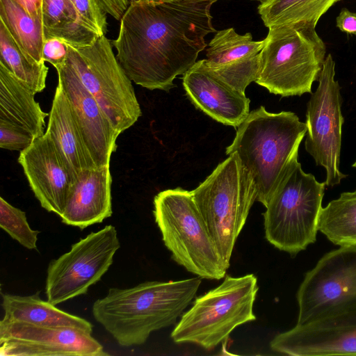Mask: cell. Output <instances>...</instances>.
Returning <instances> with one entry per match:
<instances>
[{
  "mask_svg": "<svg viewBox=\"0 0 356 356\" xmlns=\"http://www.w3.org/2000/svg\"><path fill=\"white\" fill-rule=\"evenodd\" d=\"M298 156L288 165L263 214L266 240L292 256L316 241L325 186L303 171Z\"/></svg>",
  "mask_w": 356,
  "mask_h": 356,
  "instance_id": "obj_5",
  "label": "cell"
},
{
  "mask_svg": "<svg viewBox=\"0 0 356 356\" xmlns=\"http://www.w3.org/2000/svg\"><path fill=\"white\" fill-rule=\"evenodd\" d=\"M110 166L87 169L78 176L60 216L63 223L83 229L111 216Z\"/></svg>",
  "mask_w": 356,
  "mask_h": 356,
  "instance_id": "obj_19",
  "label": "cell"
},
{
  "mask_svg": "<svg viewBox=\"0 0 356 356\" xmlns=\"http://www.w3.org/2000/svg\"><path fill=\"white\" fill-rule=\"evenodd\" d=\"M0 355L4 356H106L91 333L72 327L0 321Z\"/></svg>",
  "mask_w": 356,
  "mask_h": 356,
  "instance_id": "obj_13",
  "label": "cell"
},
{
  "mask_svg": "<svg viewBox=\"0 0 356 356\" xmlns=\"http://www.w3.org/2000/svg\"><path fill=\"white\" fill-rule=\"evenodd\" d=\"M44 35L45 40L56 38L73 46L92 44L101 36L79 20L52 28H44Z\"/></svg>",
  "mask_w": 356,
  "mask_h": 356,
  "instance_id": "obj_28",
  "label": "cell"
},
{
  "mask_svg": "<svg viewBox=\"0 0 356 356\" xmlns=\"http://www.w3.org/2000/svg\"><path fill=\"white\" fill-rule=\"evenodd\" d=\"M201 281L197 277L111 288L93 303L92 315L120 346L142 345L152 332L176 322L192 302Z\"/></svg>",
  "mask_w": 356,
  "mask_h": 356,
  "instance_id": "obj_2",
  "label": "cell"
},
{
  "mask_svg": "<svg viewBox=\"0 0 356 356\" xmlns=\"http://www.w3.org/2000/svg\"><path fill=\"white\" fill-rule=\"evenodd\" d=\"M139 1L142 2H146V3H161V2H165V1H170L173 0H138Z\"/></svg>",
  "mask_w": 356,
  "mask_h": 356,
  "instance_id": "obj_36",
  "label": "cell"
},
{
  "mask_svg": "<svg viewBox=\"0 0 356 356\" xmlns=\"http://www.w3.org/2000/svg\"><path fill=\"white\" fill-rule=\"evenodd\" d=\"M315 27L307 22L270 26L255 82L282 97L312 94L326 52Z\"/></svg>",
  "mask_w": 356,
  "mask_h": 356,
  "instance_id": "obj_4",
  "label": "cell"
},
{
  "mask_svg": "<svg viewBox=\"0 0 356 356\" xmlns=\"http://www.w3.org/2000/svg\"><path fill=\"white\" fill-rule=\"evenodd\" d=\"M218 253L229 268L236 241L257 200L255 184L236 154L191 191Z\"/></svg>",
  "mask_w": 356,
  "mask_h": 356,
  "instance_id": "obj_7",
  "label": "cell"
},
{
  "mask_svg": "<svg viewBox=\"0 0 356 356\" xmlns=\"http://www.w3.org/2000/svg\"><path fill=\"white\" fill-rule=\"evenodd\" d=\"M254 1H257L260 2V3H263L266 2L267 0H254Z\"/></svg>",
  "mask_w": 356,
  "mask_h": 356,
  "instance_id": "obj_37",
  "label": "cell"
},
{
  "mask_svg": "<svg viewBox=\"0 0 356 356\" xmlns=\"http://www.w3.org/2000/svg\"><path fill=\"white\" fill-rule=\"evenodd\" d=\"M216 1H132L118 36L111 41L130 80L151 90L175 87V79L190 70L205 49L206 35L216 32L210 13Z\"/></svg>",
  "mask_w": 356,
  "mask_h": 356,
  "instance_id": "obj_1",
  "label": "cell"
},
{
  "mask_svg": "<svg viewBox=\"0 0 356 356\" xmlns=\"http://www.w3.org/2000/svg\"><path fill=\"white\" fill-rule=\"evenodd\" d=\"M186 94L196 108L213 120L238 127L250 113V99L207 69L202 60L183 75Z\"/></svg>",
  "mask_w": 356,
  "mask_h": 356,
  "instance_id": "obj_18",
  "label": "cell"
},
{
  "mask_svg": "<svg viewBox=\"0 0 356 356\" xmlns=\"http://www.w3.org/2000/svg\"><path fill=\"white\" fill-rule=\"evenodd\" d=\"M154 216L172 259L201 279L220 280L228 267L221 259L191 191L181 188L159 193Z\"/></svg>",
  "mask_w": 356,
  "mask_h": 356,
  "instance_id": "obj_6",
  "label": "cell"
},
{
  "mask_svg": "<svg viewBox=\"0 0 356 356\" xmlns=\"http://www.w3.org/2000/svg\"><path fill=\"white\" fill-rule=\"evenodd\" d=\"M0 227L12 238L29 250H37L39 232L31 229L26 213L0 197Z\"/></svg>",
  "mask_w": 356,
  "mask_h": 356,
  "instance_id": "obj_27",
  "label": "cell"
},
{
  "mask_svg": "<svg viewBox=\"0 0 356 356\" xmlns=\"http://www.w3.org/2000/svg\"><path fill=\"white\" fill-rule=\"evenodd\" d=\"M35 93L0 64V120L16 124L34 138L44 134L49 115L35 99Z\"/></svg>",
  "mask_w": 356,
  "mask_h": 356,
  "instance_id": "obj_21",
  "label": "cell"
},
{
  "mask_svg": "<svg viewBox=\"0 0 356 356\" xmlns=\"http://www.w3.org/2000/svg\"><path fill=\"white\" fill-rule=\"evenodd\" d=\"M353 167L356 168V161H355V162L353 164Z\"/></svg>",
  "mask_w": 356,
  "mask_h": 356,
  "instance_id": "obj_38",
  "label": "cell"
},
{
  "mask_svg": "<svg viewBox=\"0 0 356 356\" xmlns=\"http://www.w3.org/2000/svg\"><path fill=\"white\" fill-rule=\"evenodd\" d=\"M265 39L252 40L251 33H237L234 29L217 31L209 43L204 66L222 81L245 94L247 86L256 81L260 53Z\"/></svg>",
  "mask_w": 356,
  "mask_h": 356,
  "instance_id": "obj_17",
  "label": "cell"
},
{
  "mask_svg": "<svg viewBox=\"0 0 356 356\" xmlns=\"http://www.w3.org/2000/svg\"><path fill=\"white\" fill-rule=\"evenodd\" d=\"M318 229L335 245L356 247V191L341 193L322 208Z\"/></svg>",
  "mask_w": 356,
  "mask_h": 356,
  "instance_id": "obj_24",
  "label": "cell"
},
{
  "mask_svg": "<svg viewBox=\"0 0 356 356\" xmlns=\"http://www.w3.org/2000/svg\"><path fill=\"white\" fill-rule=\"evenodd\" d=\"M56 70L58 83L69 101L77 126L96 168L110 166L111 157L117 149L116 140L120 134L113 127L96 99L66 60Z\"/></svg>",
  "mask_w": 356,
  "mask_h": 356,
  "instance_id": "obj_16",
  "label": "cell"
},
{
  "mask_svg": "<svg viewBox=\"0 0 356 356\" xmlns=\"http://www.w3.org/2000/svg\"><path fill=\"white\" fill-rule=\"evenodd\" d=\"M3 320L38 325L72 327L92 334V324L86 319L61 310L40 297V291L30 296L2 293Z\"/></svg>",
  "mask_w": 356,
  "mask_h": 356,
  "instance_id": "obj_22",
  "label": "cell"
},
{
  "mask_svg": "<svg viewBox=\"0 0 356 356\" xmlns=\"http://www.w3.org/2000/svg\"><path fill=\"white\" fill-rule=\"evenodd\" d=\"M120 248L117 230L111 225L72 244L68 252L48 265L45 285L47 300L57 305L86 294L108 271Z\"/></svg>",
  "mask_w": 356,
  "mask_h": 356,
  "instance_id": "obj_10",
  "label": "cell"
},
{
  "mask_svg": "<svg viewBox=\"0 0 356 356\" xmlns=\"http://www.w3.org/2000/svg\"><path fill=\"white\" fill-rule=\"evenodd\" d=\"M297 324L356 308V247L340 246L307 272L296 294Z\"/></svg>",
  "mask_w": 356,
  "mask_h": 356,
  "instance_id": "obj_11",
  "label": "cell"
},
{
  "mask_svg": "<svg viewBox=\"0 0 356 356\" xmlns=\"http://www.w3.org/2000/svg\"><path fill=\"white\" fill-rule=\"evenodd\" d=\"M132 1L134 0H96L106 13L117 20L121 19Z\"/></svg>",
  "mask_w": 356,
  "mask_h": 356,
  "instance_id": "obj_33",
  "label": "cell"
},
{
  "mask_svg": "<svg viewBox=\"0 0 356 356\" xmlns=\"http://www.w3.org/2000/svg\"><path fill=\"white\" fill-rule=\"evenodd\" d=\"M335 62L331 54L325 58L318 77V86L312 93L306 112V151L316 164L326 170L325 185L334 186L346 175L339 169L341 128V96L334 79Z\"/></svg>",
  "mask_w": 356,
  "mask_h": 356,
  "instance_id": "obj_12",
  "label": "cell"
},
{
  "mask_svg": "<svg viewBox=\"0 0 356 356\" xmlns=\"http://www.w3.org/2000/svg\"><path fill=\"white\" fill-rule=\"evenodd\" d=\"M33 17H42V0H14Z\"/></svg>",
  "mask_w": 356,
  "mask_h": 356,
  "instance_id": "obj_35",
  "label": "cell"
},
{
  "mask_svg": "<svg viewBox=\"0 0 356 356\" xmlns=\"http://www.w3.org/2000/svg\"><path fill=\"white\" fill-rule=\"evenodd\" d=\"M0 64L35 94L46 87L48 67L28 56L0 21Z\"/></svg>",
  "mask_w": 356,
  "mask_h": 356,
  "instance_id": "obj_25",
  "label": "cell"
},
{
  "mask_svg": "<svg viewBox=\"0 0 356 356\" xmlns=\"http://www.w3.org/2000/svg\"><path fill=\"white\" fill-rule=\"evenodd\" d=\"M65 44V60L113 127L121 134L133 126L141 116V109L131 81L118 63L111 42L103 35L87 46Z\"/></svg>",
  "mask_w": 356,
  "mask_h": 356,
  "instance_id": "obj_9",
  "label": "cell"
},
{
  "mask_svg": "<svg viewBox=\"0 0 356 356\" xmlns=\"http://www.w3.org/2000/svg\"><path fill=\"white\" fill-rule=\"evenodd\" d=\"M18 162L41 207L60 216L76 177L51 139L45 133L35 138Z\"/></svg>",
  "mask_w": 356,
  "mask_h": 356,
  "instance_id": "obj_15",
  "label": "cell"
},
{
  "mask_svg": "<svg viewBox=\"0 0 356 356\" xmlns=\"http://www.w3.org/2000/svg\"><path fill=\"white\" fill-rule=\"evenodd\" d=\"M307 131L306 123L294 113H270L262 106L250 111L238 127L225 153L237 154L255 184L257 200L264 207L291 161L298 156Z\"/></svg>",
  "mask_w": 356,
  "mask_h": 356,
  "instance_id": "obj_3",
  "label": "cell"
},
{
  "mask_svg": "<svg viewBox=\"0 0 356 356\" xmlns=\"http://www.w3.org/2000/svg\"><path fill=\"white\" fill-rule=\"evenodd\" d=\"M259 287L254 274L226 275L217 287L195 298L171 333L175 343H192L211 350L238 326L254 321Z\"/></svg>",
  "mask_w": 356,
  "mask_h": 356,
  "instance_id": "obj_8",
  "label": "cell"
},
{
  "mask_svg": "<svg viewBox=\"0 0 356 356\" xmlns=\"http://www.w3.org/2000/svg\"><path fill=\"white\" fill-rule=\"evenodd\" d=\"M270 347L293 356L356 355V308L296 324L276 335Z\"/></svg>",
  "mask_w": 356,
  "mask_h": 356,
  "instance_id": "obj_14",
  "label": "cell"
},
{
  "mask_svg": "<svg viewBox=\"0 0 356 356\" xmlns=\"http://www.w3.org/2000/svg\"><path fill=\"white\" fill-rule=\"evenodd\" d=\"M79 21L99 35L107 31V17L96 0H71Z\"/></svg>",
  "mask_w": 356,
  "mask_h": 356,
  "instance_id": "obj_30",
  "label": "cell"
},
{
  "mask_svg": "<svg viewBox=\"0 0 356 356\" xmlns=\"http://www.w3.org/2000/svg\"><path fill=\"white\" fill-rule=\"evenodd\" d=\"M66 56L67 46L62 40L52 38L44 40L42 51L44 62L49 63L56 68L65 63Z\"/></svg>",
  "mask_w": 356,
  "mask_h": 356,
  "instance_id": "obj_32",
  "label": "cell"
},
{
  "mask_svg": "<svg viewBox=\"0 0 356 356\" xmlns=\"http://www.w3.org/2000/svg\"><path fill=\"white\" fill-rule=\"evenodd\" d=\"M337 26L341 31L356 36V13L346 8L341 10L336 19Z\"/></svg>",
  "mask_w": 356,
  "mask_h": 356,
  "instance_id": "obj_34",
  "label": "cell"
},
{
  "mask_svg": "<svg viewBox=\"0 0 356 356\" xmlns=\"http://www.w3.org/2000/svg\"><path fill=\"white\" fill-rule=\"evenodd\" d=\"M42 11L44 28L79 21L71 0H42Z\"/></svg>",
  "mask_w": 356,
  "mask_h": 356,
  "instance_id": "obj_29",
  "label": "cell"
},
{
  "mask_svg": "<svg viewBox=\"0 0 356 356\" xmlns=\"http://www.w3.org/2000/svg\"><path fill=\"white\" fill-rule=\"evenodd\" d=\"M34 138L22 127L0 120V147L8 150L23 151L29 147Z\"/></svg>",
  "mask_w": 356,
  "mask_h": 356,
  "instance_id": "obj_31",
  "label": "cell"
},
{
  "mask_svg": "<svg viewBox=\"0 0 356 356\" xmlns=\"http://www.w3.org/2000/svg\"><path fill=\"white\" fill-rule=\"evenodd\" d=\"M0 21L24 53L38 63L44 62L42 17H31L14 0H0Z\"/></svg>",
  "mask_w": 356,
  "mask_h": 356,
  "instance_id": "obj_23",
  "label": "cell"
},
{
  "mask_svg": "<svg viewBox=\"0 0 356 356\" xmlns=\"http://www.w3.org/2000/svg\"><path fill=\"white\" fill-rule=\"evenodd\" d=\"M45 134L65 160L76 179L83 170L96 168L85 145L69 101L58 83Z\"/></svg>",
  "mask_w": 356,
  "mask_h": 356,
  "instance_id": "obj_20",
  "label": "cell"
},
{
  "mask_svg": "<svg viewBox=\"0 0 356 356\" xmlns=\"http://www.w3.org/2000/svg\"><path fill=\"white\" fill-rule=\"evenodd\" d=\"M341 0H267L260 3L258 11L266 26L312 22L316 25L320 17Z\"/></svg>",
  "mask_w": 356,
  "mask_h": 356,
  "instance_id": "obj_26",
  "label": "cell"
}]
</instances>
